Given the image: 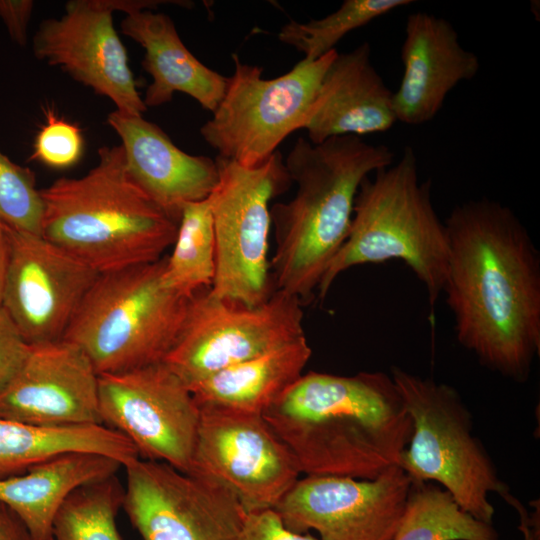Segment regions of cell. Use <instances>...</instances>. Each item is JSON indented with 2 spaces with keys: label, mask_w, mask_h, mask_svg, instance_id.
Returning a JSON list of instances; mask_svg holds the SVG:
<instances>
[{
  "label": "cell",
  "mask_w": 540,
  "mask_h": 540,
  "mask_svg": "<svg viewBox=\"0 0 540 540\" xmlns=\"http://www.w3.org/2000/svg\"><path fill=\"white\" fill-rule=\"evenodd\" d=\"M443 287L457 341L479 363L523 383L540 353V254L511 208L482 198L444 221Z\"/></svg>",
  "instance_id": "1"
},
{
  "label": "cell",
  "mask_w": 540,
  "mask_h": 540,
  "mask_svg": "<svg viewBox=\"0 0 540 540\" xmlns=\"http://www.w3.org/2000/svg\"><path fill=\"white\" fill-rule=\"evenodd\" d=\"M262 416L305 476L374 479L398 466L413 428L381 371L302 374Z\"/></svg>",
  "instance_id": "2"
},
{
  "label": "cell",
  "mask_w": 540,
  "mask_h": 540,
  "mask_svg": "<svg viewBox=\"0 0 540 540\" xmlns=\"http://www.w3.org/2000/svg\"><path fill=\"white\" fill-rule=\"evenodd\" d=\"M394 152L357 136L314 144L299 137L285 159L294 198L270 208L275 250L270 272L275 291L309 300L346 240L361 182L392 165Z\"/></svg>",
  "instance_id": "3"
},
{
  "label": "cell",
  "mask_w": 540,
  "mask_h": 540,
  "mask_svg": "<svg viewBox=\"0 0 540 540\" xmlns=\"http://www.w3.org/2000/svg\"><path fill=\"white\" fill-rule=\"evenodd\" d=\"M40 194L41 235L98 273L154 262L176 237L179 222L131 178L121 145L100 148L86 175Z\"/></svg>",
  "instance_id": "4"
},
{
  "label": "cell",
  "mask_w": 540,
  "mask_h": 540,
  "mask_svg": "<svg viewBox=\"0 0 540 540\" xmlns=\"http://www.w3.org/2000/svg\"><path fill=\"white\" fill-rule=\"evenodd\" d=\"M448 236L431 199V181L420 182L417 157L405 147L400 160L366 177L358 189L348 236L317 288L324 298L344 271L364 264L403 261L425 286L431 308L443 291Z\"/></svg>",
  "instance_id": "5"
},
{
  "label": "cell",
  "mask_w": 540,
  "mask_h": 540,
  "mask_svg": "<svg viewBox=\"0 0 540 540\" xmlns=\"http://www.w3.org/2000/svg\"><path fill=\"white\" fill-rule=\"evenodd\" d=\"M166 256L99 273L63 339L78 345L99 375L163 362L175 344L193 295L166 281Z\"/></svg>",
  "instance_id": "6"
},
{
  "label": "cell",
  "mask_w": 540,
  "mask_h": 540,
  "mask_svg": "<svg viewBox=\"0 0 540 540\" xmlns=\"http://www.w3.org/2000/svg\"><path fill=\"white\" fill-rule=\"evenodd\" d=\"M390 375L412 420V434L398 466L412 481H434L460 508L492 523L491 493L510 494L487 449L475 435L472 415L446 383L391 366Z\"/></svg>",
  "instance_id": "7"
},
{
  "label": "cell",
  "mask_w": 540,
  "mask_h": 540,
  "mask_svg": "<svg viewBox=\"0 0 540 540\" xmlns=\"http://www.w3.org/2000/svg\"><path fill=\"white\" fill-rule=\"evenodd\" d=\"M218 182L210 194L215 237V275L209 293L256 306L275 291L268 258L270 202L291 179L279 151L245 167L217 156Z\"/></svg>",
  "instance_id": "8"
},
{
  "label": "cell",
  "mask_w": 540,
  "mask_h": 540,
  "mask_svg": "<svg viewBox=\"0 0 540 540\" xmlns=\"http://www.w3.org/2000/svg\"><path fill=\"white\" fill-rule=\"evenodd\" d=\"M337 54L302 59L289 72L263 78V68L233 54L234 73L213 116L200 128L218 156L245 167L265 162L280 143L302 128L322 78Z\"/></svg>",
  "instance_id": "9"
},
{
  "label": "cell",
  "mask_w": 540,
  "mask_h": 540,
  "mask_svg": "<svg viewBox=\"0 0 540 540\" xmlns=\"http://www.w3.org/2000/svg\"><path fill=\"white\" fill-rule=\"evenodd\" d=\"M302 302L281 291L246 306L194 293L182 329L164 363L188 388L227 367L305 336Z\"/></svg>",
  "instance_id": "10"
},
{
  "label": "cell",
  "mask_w": 540,
  "mask_h": 540,
  "mask_svg": "<svg viewBox=\"0 0 540 540\" xmlns=\"http://www.w3.org/2000/svg\"><path fill=\"white\" fill-rule=\"evenodd\" d=\"M98 398L102 424L126 437L139 458L188 473L200 409L164 362L99 375Z\"/></svg>",
  "instance_id": "11"
},
{
  "label": "cell",
  "mask_w": 540,
  "mask_h": 540,
  "mask_svg": "<svg viewBox=\"0 0 540 540\" xmlns=\"http://www.w3.org/2000/svg\"><path fill=\"white\" fill-rule=\"evenodd\" d=\"M188 473L211 478L247 513L275 509L300 478L285 444L262 414L201 406Z\"/></svg>",
  "instance_id": "12"
},
{
  "label": "cell",
  "mask_w": 540,
  "mask_h": 540,
  "mask_svg": "<svg viewBox=\"0 0 540 540\" xmlns=\"http://www.w3.org/2000/svg\"><path fill=\"white\" fill-rule=\"evenodd\" d=\"M124 468L122 508L142 540H239L247 512L219 482L141 458Z\"/></svg>",
  "instance_id": "13"
},
{
  "label": "cell",
  "mask_w": 540,
  "mask_h": 540,
  "mask_svg": "<svg viewBox=\"0 0 540 540\" xmlns=\"http://www.w3.org/2000/svg\"><path fill=\"white\" fill-rule=\"evenodd\" d=\"M3 226L8 256L1 308L29 345L63 339L99 273L42 235Z\"/></svg>",
  "instance_id": "14"
},
{
  "label": "cell",
  "mask_w": 540,
  "mask_h": 540,
  "mask_svg": "<svg viewBox=\"0 0 540 540\" xmlns=\"http://www.w3.org/2000/svg\"><path fill=\"white\" fill-rule=\"evenodd\" d=\"M142 0H72L60 18L42 21L33 36L35 57L109 98L116 110L142 116L147 110L128 65L112 14L143 7Z\"/></svg>",
  "instance_id": "15"
},
{
  "label": "cell",
  "mask_w": 540,
  "mask_h": 540,
  "mask_svg": "<svg viewBox=\"0 0 540 540\" xmlns=\"http://www.w3.org/2000/svg\"><path fill=\"white\" fill-rule=\"evenodd\" d=\"M412 480L399 466L374 479L299 478L275 507L294 532L321 540H390L404 512Z\"/></svg>",
  "instance_id": "16"
},
{
  "label": "cell",
  "mask_w": 540,
  "mask_h": 540,
  "mask_svg": "<svg viewBox=\"0 0 540 540\" xmlns=\"http://www.w3.org/2000/svg\"><path fill=\"white\" fill-rule=\"evenodd\" d=\"M99 374L87 354L65 339L29 345L0 394V417L39 427L102 424Z\"/></svg>",
  "instance_id": "17"
},
{
  "label": "cell",
  "mask_w": 540,
  "mask_h": 540,
  "mask_svg": "<svg viewBox=\"0 0 540 540\" xmlns=\"http://www.w3.org/2000/svg\"><path fill=\"white\" fill-rule=\"evenodd\" d=\"M401 61L403 75L392 105L396 120L407 125L431 121L451 90L480 69L479 58L461 45L453 25L424 11L407 17Z\"/></svg>",
  "instance_id": "18"
},
{
  "label": "cell",
  "mask_w": 540,
  "mask_h": 540,
  "mask_svg": "<svg viewBox=\"0 0 540 540\" xmlns=\"http://www.w3.org/2000/svg\"><path fill=\"white\" fill-rule=\"evenodd\" d=\"M107 122L121 139L128 174L175 220L185 204L210 196L218 182L215 159L182 151L142 116L115 110Z\"/></svg>",
  "instance_id": "19"
},
{
  "label": "cell",
  "mask_w": 540,
  "mask_h": 540,
  "mask_svg": "<svg viewBox=\"0 0 540 540\" xmlns=\"http://www.w3.org/2000/svg\"><path fill=\"white\" fill-rule=\"evenodd\" d=\"M392 96L372 64L370 44L364 42L351 51L337 52L301 129L314 144L385 132L397 121Z\"/></svg>",
  "instance_id": "20"
},
{
  "label": "cell",
  "mask_w": 540,
  "mask_h": 540,
  "mask_svg": "<svg viewBox=\"0 0 540 540\" xmlns=\"http://www.w3.org/2000/svg\"><path fill=\"white\" fill-rule=\"evenodd\" d=\"M120 28L145 49L142 66L152 76L143 99L147 108L168 103L176 92H181L203 109L215 111L228 77L205 66L186 48L169 16L134 9L126 13Z\"/></svg>",
  "instance_id": "21"
},
{
  "label": "cell",
  "mask_w": 540,
  "mask_h": 540,
  "mask_svg": "<svg viewBox=\"0 0 540 540\" xmlns=\"http://www.w3.org/2000/svg\"><path fill=\"white\" fill-rule=\"evenodd\" d=\"M123 465L92 452H67L26 473L0 480V499L23 521L33 540H48L53 520L78 487L116 475Z\"/></svg>",
  "instance_id": "22"
},
{
  "label": "cell",
  "mask_w": 540,
  "mask_h": 540,
  "mask_svg": "<svg viewBox=\"0 0 540 540\" xmlns=\"http://www.w3.org/2000/svg\"><path fill=\"white\" fill-rule=\"evenodd\" d=\"M312 349L306 336L222 369L189 387L198 407L263 414L303 374Z\"/></svg>",
  "instance_id": "23"
},
{
  "label": "cell",
  "mask_w": 540,
  "mask_h": 540,
  "mask_svg": "<svg viewBox=\"0 0 540 540\" xmlns=\"http://www.w3.org/2000/svg\"><path fill=\"white\" fill-rule=\"evenodd\" d=\"M67 452L103 454L123 467L139 458L126 437L105 425L39 427L0 417V480L22 475L34 465Z\"/></svg>",
  "instance_id": "24"
},
{
  "label": "cell",
  "mask_w": 540,
  "mask_h": 540,
  "mask_svg": "<svg viewBox=\"0 0 540 540\" xmlns=\"http://www.w3.org/2000/svg\"><path fill=\"white\" fill-rule=\"evenodd\" d=\"M390 540H499L492 523L462 510L430 482L412 481L404 512Z\"/></svg>",
  "instance_id": "25"
},
{
  "label": "cell",
  "mask_w": 540,
  "mask_h": 540,
  "mask_svg": "<svg viewBox=\"0 0 540 540\" xmlns=\"http://www.w3.org/2000/svg\"><path fill=\"white\" fill-rule=\"evenodd\" d=\"M172 245L164 270L168 284L189 296L210 288L215 275V237L209 198L184 205Z\"/></svg>",
  "instance_id": "26"
},
{
  "label": "cell",
  "mask_w": 540,
  "mask_h": 540,
  "mask_svg": "<svg viewBox=\"0 0 540 540\" xmlns=\"http://www.w3.org/2000/svg\"><path fill=\"white\" fill-rule=\"evenodd\" d=\"M123 496L116 475L78 487L59 508L48 540H122L117 514Z\"/></svg>",
  "instance_id": "27"
},
{
  "label": "cell",
  "mask_w": 540,
  "mask_h": 540,
  "mask_svg": "<svg viewBox=\"0 0 540 540\" xmlns=\"http://www.w3.org/2000/svg\"><path fill=\"white\" fill-rule=\"evenodd\" d=\"M411 3V0H345L323 18L305 23L289 21L281 28L278 39L303 53V59L313 61L335 50L349 32Z\"/></svg>",
  "instance_id": "28"
},
{
  "label": "cell",
  "mask_w": 540,
  "mask_h": 540,
  "mask_svg": "<svg viewBox=\"0 0 540 540\" xmlns=\"http://www.w3.org/2000/svg\"><path fill=\"white\" fill-rule=\"evenodd\" d=\"M43 202L33 171L0 151V220L7 226L41 235Z\"/></svg>",
  "instance_id": "29"
},
{
  "label": "cell",
  "mask_w": 540,
  "mask_h": 540,
  "mask_svg": "<svg viewBox=\"0 0 540 540\" xmlns=\"http://www.w3.org/2000/svg\"><path fill=\"white\" fill-rule=\"evenodd\" d=\"M83 153L80 129L61 118L52 110L46 112V123L38 132L32 158L57 169L76 164Z\"/></svg>",
  "instance_id": "30"
},
{
  "label": "cell",
  "mask_w": 540,
  "mask_h": 540,
  "mask_svg": "<svg viewBox=\"0 0 540 540\" xmlns=\"http://www.w3.org/2000/svg\"><path fill=\"white\" fill-rule=\"evenodd\" d=\"M28 350L29 344L0 308V394L19 370Z\"/></svg>",
  "instance_id": "31"
},
{
  "label": "cell",
  "mask_w": 540,
  "mask_h": 540,
  "mask_svg": "<svg viewBox=\"0 0 540 540\" xmlns=\"http://www.w3.org/2000/svg\"><path fill=\"white\" fill-rule=\"evenodd\" d=\"M239 540H321L286 528L274 509L246 514Z\"/></svg>",
  "instance_id": "32"
},
{
  "label": "cell",
  "mask_w": 540,
  "mask_h": 540,
  "mask_svg": "<svg viewBox=\"0 0 540 540\" xmlns=\"http://www.w3.org/2000/svg\"><path fill=\"white\" fill-rule=\"evenodd\" d=\"M33 7L32 0H0V19L11 39L20 46L27 43L28 24Z\"/></svg>",
  "instance_id": "33"
},
{
  "label": "cell",
  "mask_w": 540,
  "mask_h": 540,
  "mask_svg": "<svg viewBox=\"0 0 540 540\" xmlns=\"http://www.w3.org/2000/svg\"><path fill=\"white\" fill-rule=\"evenodd\" d=\"M0 540H33L20 517L1 499Z\"/></svg>",
  "instance_id": "34"
},
{
  "label": "cell",
  "mask_w": 540,
  "mask_h": 540,
  "mask_svg": "<svg viewBox=\"0 0 540 540\" xmlns=\"http://www.w3.org/2000/svg\"><path fill=\"white\" fill-rule=\"evenodd\" d=\"M510 506H512L519 515V530L523 534V540H540V520L539 508L535 509L532 514H529L522 503L509 494L503 498Z\"/></svg>",
  "instance_id": "35"
},
{
  "label": "cell",
  "mask_w": 540,
  "mask_h": 540,
  "mask_svg": "<svg viewBox=\"0 0 540 540\" xmlns=\"http://www.w3.org/2000/svg\"><path fill=\"white\" fill-rule=\"evenodd\" d=\"M7 241L3 222L0 220V265L6 267L7 264Z\"/></svg>",
  "instance_id": "36"
},
{
  "label": "cell",
  "mask_w": 540,
  "mask_h": 540,
  "mask_svg": "<svg viewBox=\"0 0 540 540\" xmlns=\"http://www.w3.org/2000/svg\"><path fill=\"white\" fill-rule=\"evenodd\" d=\"M6 267L0 265V308H1V297H2V288L5 275Z\"/></svg>",
  "instance_id": "37"
}]
</instances>
